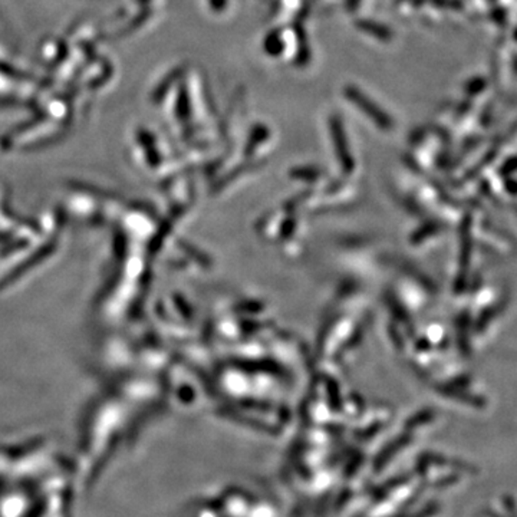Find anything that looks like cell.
Instances as JSON below:
<instances>
[{
  "label": "cell",
  "mask_w": 517,
  "mask_h": 517,
  "mask_svg": "<svg viewBox=\"0 0 517 517\" xmlns=\"http://www.w3.org/2000/svg\"><path fill=\"white\" fill-rule=\"evenodd\" d=\"M265 49L269 55H279L283 49L282 41H280L279 34H270L266 39Z\"/></svg>",
  "instance_id": "3"
},
{
  "label": "cell",
  "mask_w": 517,
  "mask_h": 517,
  "mask_svg": "<svg viewBox=\"0 0 517 517\" xmlns=\"http://www.w3.org/2000/svg\"><path fill=\"white\" fill-rule=\"evenodd\" d=\"M344 93L351 102H354V105H356L364 114H366V117L371 118L379 128L393 130V118L386 114L383 108L376 107V102L371 98L366 97V93H362L359 88L348 85L345 88Z\"/></svg>",
  "instance_id": "1"
},
{
  "label": "cell",
  "mask_w": 517,
  "mask_h": 517,
  "mask_svg": "<svg viewBox=\"0 0 517 517\" xmlns=\"http://www.w3.org/2000/svg\"><path fill=\"white\" fill-rule=\"evenodd\" d=\"M226 4H228V0H211V6L219 12L223 11Z\"/></svg>",
  "instance_id": "4"
},
{
  "label": "cell",
  "mask_w": 517,
  "mask_h": 517,
  "mask_svg": "<svg viewBox=\"0 0 517 517\" xmlns=\"http://www.w3.org/2000/svg\"><path fill=\"white\" fill-rule=\"evenodd\" d=\"M356 26H358L359 31L366 32V34H371V36L379 39V41H390L393 38V32L390 29L374 21L361 19V21L356 22Z\"/></svg>",
  "instance_id": "2"
}]
</instances>
